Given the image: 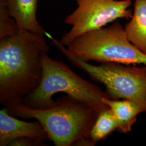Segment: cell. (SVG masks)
Masks as SVG:
<instances>
[{"label":"cell","mask_w":146,"mask_h":146,"mask_svg":"<svg viewBox=\"0 0 146 146\" xmlns=\"http://www.w3.org/2000/svg\"><path fill=\"white\" fill-rule=\"evenodd\" d=\"M67 50L85 62L146 64V55L129 40L125 27L116 22L75 38Z\"/></svg>","instance_id":"cell-4"},{"label":"cell","mask_w":146,"mask_h":146,"mask_svg":"<svg viewBox=\"0 0 146 146\" xmlns=\"http://www.w3.org/2000/svg\"><path fill=\"white\" fill-rule=\"evenodd\" d=\"M42 78L36 88L26 96L23 103L33 108L43 109L51 107L55 102L54 95L64 93L81 101L100 113L109 108L102 101L110 98L106 92L81 78L65 63L53 60L47 52L42 55Z\"/></svg>","instance_id":"cell-3"},{"label":"cell","mask_w":146,"mask_h":146,"mask_svg":"<svg viewBox=\"0 0 146 146\" xmlns=\"http://www.w3.org/2000/svg\"><path fill=\"white\" fill-rule=\"evenodd\" d=\"M117 128V122L109 108L100 113L90 131L89 138L95 145L97 142L104 140Z\"/></svg>","instance_id":"cell-11"},{"label":"cell","mask_w":146,"mask_h":146,"mask_svg":"<svg viewBox=\"0 0 146 146\" xmlns=\"http://www.w3.org/2000/svg\"><path fill=\"white\" fill-rule=\"evenodd\" d=\"M50 38L75 67L86 72L93 80L104 84L110 99L135 102L145 108L146 114V64L131 67L107 62L93 65L70 54L60 40L52 36Z\"/></svg>","instance_id":"cell-5"},{"label":"cell","mask_w":146,"mask_h":146,"mask_svg":"<svg viewBox=\"0 0 146 146\" xmlns=\"http://www.w3.org/2000/svg\"><path fill=\"white\" fill-rule=\"evenodd\" d=\"M125 29L129 40L146 55V0H135L133 16Z\"/></svg>","instance_id":"cell-10"},{"label":"cell","mask_w":146,"mask_h":146,"mask_svg":"<svg viewBox=\"0 0 146 146\" xmlns=\"http://www.w3.org/2000/svg\"><path fill=\"white\" fill-rule=\"evenodd\" d=\"M21 28L10 15L4 0H0V38L11 36Z\"/></svg>","instance_id":"cell-12"},{"label":"cell","mask_w":146,"mask_h":146,"mask_svg":"<svg viewBox=\"0 0 146 146\" xmlns=\"http://www.w3.org/2000/svg\"><path fill=\"white\" fill-rule=\"evenodd\" d=\"M44 35L20 29L0 38V102L23 103L42 78V55L49 50Z\"/></svg>","instance_id":"cell-1"},{"label":"cell","mask_w":146,"mask_h":146,"mask_svg":"<svg viewBox=\"0 0 146 146\" xmlns=\"http://www.w3.org/2000/svg\"><path fill=\"white\" fill-rule=\"evenodd\" d=\"M77 8L66 17L64 22L72 26L60 42L67 46L84 34L100 29L119 19L133 16L131 0H75Z\"/></svg>","instance_id":"cell-6"},{"label":"cell","mask_w":146,"mask_h":146,"mask_svg":"<svg viewBox=\"0 0 146 146\" xmlns=\"http://www.w3.org/2000/svg\"><path fill=\"white\" fill-rule=\"evenodd\" d=\"M42 143L30 137H22L16 138L11 142L9 146H42Z\"/></svg>","instance_id":"cell-13"},{"label":"cell","mask_w":146,"mask_h":146,"mask_svg":"<svg viewBox=\"0 0 146 146\" xmlns=\"http://www.w3.org/2000/svg\"><path fill=\"white\" fill-rule=\"evenodd\" d=\"M5 108L14 117L38 121L49 140L56 146H76L79 141L89 138L100 113L88 104L68 95L57 100L47 108H33L23 104Z\"/></svg>","instance_id":"cell-2"},{"label":"cell","mask_w":146,"mask_h":146,"mask_svg":"<svg viewBox=\"0 0 146 146\" xmlns=\"http://www.w3.org/2000/svg\"><path fill=\"white\" fill-rule=\"evenodd\" d=\"M27 137L44 144L49 139L46 131L38 121L26 122L16 119L7 108L0 110V146H9L11 141L19 137Z\"/></svg>","instance_id":"cell-7"},{"label":"cell","mask_w":146,"mask_h":146,"mask_svg":"<svg viewBox=\"0 0 146 146\" xmlns=\"http://www.w3.org/2000/svg\"><path fill=\"white\" fill-rule=\"evenodd\" d=\"M102 101L109 107L117 122V130L122 133L129 132L138 115L145 113V110L142 106L131 100L104 98Z\"/></svg>","instance_id":"cell-9"},{"label":"cell","mask_w":146,"mask_h":146,"mask_svg":"<svg viewBox=\"0 0 146 146\" xmlns=\"http://www.w3.org/2000/svg\"><path fill=\"white\" fill-rule=\"evenodd\" d=\"M9 14L22 29L47 36L37 20L38 0H4Z\"/></svg>","instance_id":"cell-8"}]
</instances>
